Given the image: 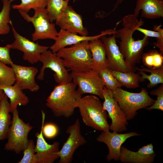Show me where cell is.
<instances>
[{
	"instance_id": "obj_1",
	"label": "cell",
	"mask_w": 163,
	"mask_h": 163,
	"mask_svg": "<svg viewBox=\"0 0 163 163\" xmlns=\"http://www.w3.org/2000/svg\"><path fill=\"white\" fill-rule=\"evenodd\" d=\"M123 27L116 30V38L120 39L119 50L125 61L133 67L140 62L144 48L149 43V37L144 36L141 39L135 40L133 34L136 28L141 27L144 21L138 20L133 14L123 18Z\"/></svg>"
},
{
	"instance_id": "obj_2",
	"label": "cell",
	"mask_w": 163,
	"mask_h": 163,
	"mask_svg": "<svg viewBox=\"0 0 163 163\" xmlns=\"http://www.w3.org/2000/svg\"><path fill=\"white\" fill-rule=\"evenodd\" d=\"M72 82L55 87L46 100V104L56 117L69 118L78 108L81 95Z\"/></svg>"
},
{
	"instance_id": "obj_3",
	"label": "cell",
	"mask_w": 163,
	"mask_h": 163,
	"mask_svg": "<svg viewBox=\"0 0 163 163\" xmlns=\"http://www.w3.org/2000/svg\"><path fill=\"white\" fill-rule=\"evenodd\" d=\"M78 108L86 126L98 131H109L107 112L97 96L92 94L82 97Z\"/></svg>"
},
{
	"instance_id": "obj_4",
	"label": "cell",
	"mask_w": 163,
	"mask_h": 163,
	"mask_svg": "<svg viewBox=\"0 0 163 163\" xmlns=\"http://www.w3.org/2000/svg\"><path fill=\"white\" fill-rule=\"evenodd\" d=\"M88 41L63 47L56 53L62 58L65 67L72 72H80L92 69V56L89 49Z\"/></svg>"
},
{
	"instance_id": "obj_5",
	"label": "cell",
	"mask_w": 163,
	"mask_h": 163,
	"mask_svg": "<svg viewBox=\"0 0 163 163\" xmlns=\"http://www.w3.org/2000/svg\"><path fill=\"white\" fill-rule=\"evenodd\" d=\"M111 91L127 121L134 118L138 110L152 105L155 101L144 88H142L139 93L129 92L121 88H116Z\"/></svg>"
},
{
	"instance_id": "obj_6",
	"label": "cell",
	"mask_w": 163,
	"mask_h": 163,
	"mask_svg": "<svg viewBox=\"0 0 163 163\" xmlns=\"http://www.w3.org/2000/svg\"><path fill=\"white\" fill-rule=\"evenodd\" d=\"M12 113V119L4 149L13 151L18 154L27 147L29 141L28 135L33 127L29 123H24L20 118L17 109Z\"/></svg>"
},
{
	"instance_id": "obj_7",
	"label": "cell",
	"mask_w": 163,
	"mask_h": 163,
	"mask_svg": "<svg viewBox=\"0 0 163 163\" xmlns=\"http://www.w3.org/2000/svg\"><path fill=\"white\" fill-rule=\"evenodd\" d=\"M34 10V14L32 17L30 16L28 13L18 10L27 22H31L34 27V31L32 34L33 41L46 39L55 40L58 32L56 28L55 24L50 22L46 8Z\"/></svg>"
},
{
	"instance_id": "obj_8",
	"label": "cell",
	"mask_w": 163,
	"mask_h": 163,
	"mask_svg": "<svg viewBox=\"0 0 163 163\" xmlns=\"http://www.w3.org/2000/svg\"><path fill=\"white\" fill-rule=\"evenodd\" d=\"M39 61L42 63L43 66L37 76L38 79L43 80L45 69L50 68L55 73L54 78L58 84L72 82L71 74L69 73V70L65 66L62 59L57 56L56 53L47 50L42 53Z\"/></svg>"
},
{
	"instance_id": "obj_9",
	"label": "cell",
	"mask_w": 163,
	"mask_h": 163,
	"mask_svg": "<svg viewBox=\"0 0 163 163\" xmlns=\"http://www.w3.org/2000/svg\"><path fill=\"white\" fill-rule=\"evenodd\" d=\"M72 82L78 86V91L81 94H90L104 99V85L98 72L91 69L80 72H72Z\"/></svg>"
},
{
	"instance_id": "obj_10",
	"label": "cell",
	"mask_w": 163,
	"mask_h": 163,
	"mask_svg": "<svg viewBox=\"0 0 163 163\" xmlns=\"http://www.w3.org/2000/svg\"><path fill=\"white\" fill-rule=\"evenodd\" d=\"M103 95L104 99L102 104L103 108L107 112L108 117L112 121L110 129L119 133L126 131L127 120L117 100L113 97L111 91L104 86Z\"/></svg>"
},
{
	"instance_id": "obj_11",
	"label": "cell",
	"mask_w": 163,
	"mask_h": 163,
	"mask_svg": "<svg viewBox=\"0 0 163 163\" xmlns=\"http://www.w3.org/2000/svg\"><path fill=\"white\" fill-rule=\"evenodd\" d=\"M66 133L69 134L67 139L61 149L56 153L60 158L59 163H71L75 150L80 146L85 144L87 142L82 134L78 118L76 120L73 124L68 127Z\"/></svg>"
},
{
	"instance_id": "obj_12",
	"label": "cell",
	"mask_w": 163,
	"mask_h": 163,
	"mask_svg": "<svg viewBox=\"0 0 163 163\" xmlns=\"http://www.w3.org/2000/svg\"><path fill=\"white\" fill-rule=\"evenodd\" d=\"M116 33L109 37L104 35L100 38L106 48L108 68L112 71L122 72H135V67L125 61L119 50L116 43Z\"/></svg>"
},
{
	"instance_id": "obj_13",
	"label": "cell",
	"mask_w": 163,
	"mask_h": 163,
	"mask_svg": "<svg viewBox=\"0 0 163 163\" xmlns=\"http://www.w3.org/2000/svg\"><path fill=\"white\" fill-rule=\"evenodd\" d=\"M10 24L11 26L15 39L11 44V49L22 52L23 59L31 64H34L39 61L42 53L48 50L49 47L40 45L38 43H35L22 36L16 31L11 21Z\"/></svg>"
},
{
	"instance_id": "obj_14",
	"label": "cell",
	"mask_w": 163,
	"mask_h": 163,
	"mask_svg": "<svg viewBox=\"0 0 163 163\" xmlns=\"http://www.w3.org/2000/svg\"><path fill=\"white\" fill-rule=\"evenodd\" d=\"M42 123L41 131L36 134L37 138L34 151L37 163H53L59 158L56 153L59 151V143L54 142L52 144H49L45 139L43 134V127L45 117V113L42 110Z\"/></svg>"
},
{
	"instance_id": "obj_15",
	"label": "cell",
	"mask_w": 163,
	"mask_h": 163,
	"mask_svg": "<svg viewBox=\"0 0 163 163\" xmlns=\"http://www.w3.org/2000/svg\"><path fill=\"white\" fill-rule=\"evenodd\" d=\"M136 132H131L126 133H119L109 131H102L96 138L99 142H103L107 146L109 152L106 156L107 160L110 161L114 160L117 161L120 160V149L122 144L126 140L131 137L140 136Z\"/></svg>"
},
{
	"instance_id": "obj_16",
	"label": "cell",
	"mask_w": 163,
	"mask_h": 163,
	"mask_svg": "<svg viewBox=\"0 0 163 163\" xmlns=\"http://www.w3.org/2000/svg\"><path fill=\"white\" fill-rule=\"evenodd\" d=\"M115 29H109L102 31L99 35L94 36L78 35L77 34L61 29L54 43L50 46L52 52L56 53L59 49L66 46L77 44L82 41H90L97 39H100L103 36L111 35L116 33Z\"/></svg>"
},
{
	"instance_id": "obj_17",
	"label": "cell",
	"mask_w": 163,
	"mask_h": 163,
	"mask_svg": "<svg viewBox=\"0 0 163 163\" xmlns=\"http://www.w3.org/2000/svg\"><path fill=\"white\" fill-rule=\"evenodd\" d=\"M56 24L61 29L82 36L88 35L87 30L83 24L82 16L70 6L68 5L60 18L56 21Z\"/></svg>"
},
{
	"instance_id": "obj_18",
	"label": "cell",
	"mask_w": 163,
	"mask_h": 163,
	"mask_svg": "<svg viewBox=\"0 0 163 163\" xmlns=\"http://www.w3.org/2000/svg\"><path fill=\"white\" fill-rule=\"evenodd\" d=\"M13 68L15 78V83L22 90L28 89L36 92L39 86L35 81V76L38 72L37 68L34 66H26L13 63L10 65Z\"/></svg>"
},
{
	"instance_id": "obj_19",
	"label": "cell",
	"mask_w": 163,
	"mask_h": 163,
	"mask_svg": "<svg viewBox=\"0 0 163 163\" xmlns=\"http://www.w3.org/2000/svg\"><path fill=\"white\" fill-rule=\"evenodd\" d=\"M155 156L153 145L151 143L139 148L136 152L121 146L120 160L124 163H152Z\"/></svg>"
},
{
	"instance_id": "obj_20",
	"label": "cell",
	"mask_w": 163,
	"mask_h": 163,
	"mask_svg": "<svg viewBox=\"0 0 163 163\" xmlns=\"http://www.w3.org/2000/svg\"><path fill=\"white\" fill-rule=\"evenodd\" d=\"M141 10V17L154 19L163 17V0H137L133 14L137 17Z\"/></svg>"
},
{
	"instance_id": "obj_21",
	"label": "cell",
	"mask_w": 163,
	"mask_h": 163,
	"mask_svg": "<svg viewBox=\"0 0 163 163\" xmlns=\"http://www.w3.org/2000/svg\"><path fill=\"white\" fill-rule=\"evenodd\" d=\"M88 46L92 56V69L99 72L108 67L106 49L100 39L89 42Z\"/></svg>"
},
{
	"instance_id": "obj_22",
	"label": "cell",
	"mask_w": 163,
	"mask_h": 163,
	"mask_svg": "<svg viewBox=\"0 0 163 163\" xmlns=\"http://www.w3.org/2000/svg\"><path fill=\"white\" fill-rule=\"evenodd\" d=\"M0 89L3 91L10 99V113L17 109L18 105L25 106L29 102L28 97L15 83L14 85L10 86L0 85Z\"/></svg>"
},
{
	"instance_id": "obj_23",
	"label": "cell",
	"mask_w": 163,
	"mask_h": 163,
	"mask_svg": "<svg viewBox=\"0 0 163 163\" xmlns=\"http://www.w3.org/2000/svg\"><path fill=\"white\" fill-rule=\"evenodd\" d=\"M9 113L10 103L5 94L0 102V140L7 138L11 122Z\"/></svg>"
},
{
	"instance_id": "obj_24",
	"label": "cell",
	"mask_w": 163,
	"mask_h": 163,
	"mask_svg": "<svg viewBox=\"0 0 163 163\" xmlns=\"http://www.w3.org/2000/svg\"><path fill=\"white\" fill-rule=\"evenodd\" d=\"M135 69L139 71V74L144 80L146 79L149 81L147 85V88H151L159 84H163V66L154 69L143 67L142 68L135 67Z\"/></svg>"
},
{
	"instance_id": "obj_25",
	"label": "cell",
	"mask_w": 163,
	"mask_h": 163,
	"mask_svg": "<svg viewBox=\"0 0 163 163\" xmlns=\"http://www.w3.org/2000/svg\"><path fill=\"white\" fill-rule=\"evenodd\" d=\"M112 72L122 86L128 88H137L139 86L140 82L144 81L140 75L134 72H122L112 71Z\"/></svg>"
},
{
	"instance_id": "obj_26",
	"label": "cell",
	"mask_w": 163,
	"mask_h": 163,
	"mask_svg": "<svg viewBox=\"0 0 163 163\" xmlns=\"http://www.w3.org/2000/svg\"><path fill=\"white\" fill-rule=\"evenodd\" d=\"M70 0H47L46 8L50 22L57 20L67 7Z\"/></svg>"
},
{
	"instance_id": "obj_27",
	"label": "cell",
	"mask_w": 163,
	"mask_h": 163,
	"mask_svg": "<svg viewBox=\"0 0 163 163\" xmlns=\"http://www.w3.org/2000/svg\"><path fill=\"white\" fill-rule=\"evenodd\" d=\"M163 55L155 49L150 50L143 53L141 59L142 62L147 68H158L163 66Z\"/></svg>"
},
{
	"instance_id": "obj_28",
	"label": "cell",
	"mask_w": 163,
	"mask_h": 163,
	"mask_svg": "<svg viewBox=\"0 0 163 163\" xmlns=\"http://www.w3.org/2000/svg\"><path fill=\"white\" fill-rule=\"evenodd\" d=\"M14 0H2L3 6L0 12V35L7 34L10 31L9 24L11 21L10 16L11 4Z\"/></svg>"
},
{
	"instance_id": "obj_29",
	"label": "cell",
	"mask_w": 163,
	"mask_h": 163,
	"mask_svg": "<svg viewBox=\"0 0 163 163\" xmlns=\"http://www.w3.org/2000/svg\"><path fill=\"white\" fill-rule=\"evenodd\" d=\"M161 25H155L154 26L153 30H149L139 27L136 30L143 34L144 36L148 37H155L156 41L153 43V45L158 48L160 52L163 55V29Z\"/></svg>"
},
{
	"instance_id": "obj_30",
	"label": "cell",
	"mask_w": 163,
	"mask_h": 163,
	"mask_svg": "<svg viewBox=\"0 0 163 163\" xmlns=\"http://www.w3.org/2000/svg\"><path fill=\"white\" fill-rule=\"evenodd\" d=\"M20 0V4L13 5L11 8L27 13L31 9L46 8L47 1V0Z\"/></svg>"
},
{
	"instance_id": "obj_31",
	"label": "cell",
	"mask_w": 163,
	"mask_h": 163,
	"mask_svg": "<svg viewBox=\"0 0 163 163\" xmlns=\"http://www.w3.org/2000/svg\"><path fill=\"white\" fill-rule=\"evenodd\" d=\"M104 86L111 91L122 86L113 75L112 71L108 67L101 70L98 72Z\"/></svg>"
},
{
	"instance_id": "obj_32",
	"label": "cell",
	"mask_w": 163,
	"mask_h": 163,
	"mask_svg": "<svg viewBox=\"0 0 163 163\" xmlns=\"http://www.w3.org/2000/svg\"><path fill=\"white\" fill-rule=\"evenodd\" d=\"M15 81L13 68L0 61V85H11L14 84Z\"/></svg>"
},
{
	"instance_id": "obj_33",
	"label": "cell",
	"mask_w": 163,
	"mask_h": 163,
	"mask_svg": "<svg viewBox=\"0 0 163 163\" xmlns=\"http://www.w3.org/2000/svg\"><path fill=\"white\" fill-rule=\"evenodd\" d=\"M35 145L33 140H29L27 147L23 151V156L18 163H37L35 154Z\"/></svg>"
},
{
	"instance_id": "obj_34",
	"label": "cell",
	"mask_w": 163,
	"mask_h": 163,
	"mask_svg": "<svg viewBox=\"0 0 163 163\" xmlns=\"http://www.w3.org/2000/svg\"><path fill=\"white\" fill-rule=\"evenodd\" d=\"M149 93L157 96V99L155 100L154 104L151 106L146 108L148 110L153 109L163 111V84L157 88L151 91Z\"/></svg>"
},
{
	"instance_id": "obj_35",
	"label": "cell",
	"mask_w": 163,
	"mask_h": 163,
	"mask_svg": "<svg viewBox=\"0 0 163 163\" xmlns=\"http://www.w3.org/2000/svg\"><path fill=\"white\" fill-rule=\"evenodd\" d=\"M11 49V44H7L5 46H0V62L8 65H10L13 63L10 55V52Z\"/></svg>"
},
{
	"instance_id": "obj_36",
	"label": "cell",
	"mask_w": 163,
	"mask_h": 163,
	"mask_svg": "<svg viewBox=\"0 0 163 163\" xmlns=\"http://www.w3.org/2000/svg\"><path fill=\"white\" fill-rule=\"evenodd\" d=\"M43 134L47 138L51 139L55 137L57 135L58 130L56 126L52 123L44 125L43 127Z\"/></svg>"
},
{
	"instance_id": "obj_37",
	"label": "cell",
	"mask_w": 163,
	"mask_h": 163,
	"mask_svg": "<svg viewBox=\"0 0 163 163\" xmlns=\"http://www.w3.org/2000/svg\"><path fill=\"white\" fill-rule=\"evenodd\" d=\"M5 94V93L3 91L0 89V102Z\"/></svg>"
},
{
	"instance_id": "obj_38",
	"label": "cell",
	"mask_w": 163,
	"mask_h": 163,
	"mask_svg": "<svg viewBox=\"0 0 163 163\" xmlns=\"http://www.w3.org/2000/svg\"><path fill=\"white\" fill-rule=\"evenodd\" d=\"M124 0H119L117 2L116 4V5L117 4H119L121 3Z\"/></svg>"
},
{
	"instance_id": "obj_39",
	"label": "cell",
	"mask_w": 163,
	"mask_h": 163,
	"mask_svg": "<svg viewBox=\"0 0 163 163\" xmlns=\"http://www.w3.org/2000/svg\"><path fill=\"white\" fill-rule=\"evenodd\" d=\"M119 0H118V1Z\"/></svg>"
}]
</instances>
